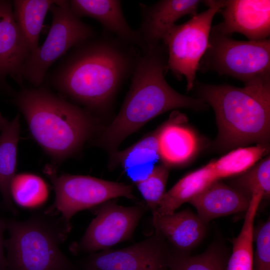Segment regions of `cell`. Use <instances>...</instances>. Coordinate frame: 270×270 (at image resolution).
<instances>
[{"instance_id":"7402d4cb","label":"cell","mask_w":270,"mask_h":270,"mask_svg":"<svg viewBox=\"0 0 270 270\" xmlns=\"http://www.w3.org/2000/svg\"><path fill=\"white\" fill-rule=\"evenodd\" d=\"M55 2L54 0H15L12 2L14 20L30 53L39 46V38L44 21Z\"/></svg>"},{"instance_id":"4316f807","label":"cell","mask_w":270,"mask_h":270,"mask_svg":"<svg viewBox=\"0 0 270 270\" xmlns=\"http://www.w3.org/2000/svg\"><path fill=\"white\" fill-rule=\"evenodd\" d=\"M168 168L164 164L157 165L146 178L135 183L146 206L152 212L156 209L166 193Z\"/></svg>"},{"instance_id":"d6986e66","label":"cell","mask_w":270,"mask_h":270,"mask_svg":"<svg viewBox=\"0 0 270 270\" xmlns=\"http://www.w3.org/2000/svg\"><path fill=\"white\" fill-rule=\"evenodd\" d=\"M158 130L156 129L126 149L117 151L112 156L111 167L120 165L134 184L146 178L160 160Z\"/></svg>"},{"instance_id":"7c38bea8","label":"cell","mask_w":270,"mask_h":270,"mask_svg":"<svg viewBox=\"0 0 270 270\" xmlns=\"http://www.w3.org/2000/svg\"><path fill=\"white\" fill-rule=\"evenodd\" d=\"M220 12L224 20L211 32L230 36L238 32L252 41L270 38V0H223Z\"/></svg>"},{"instance_id":"83f0119b","label":"cell","mask_w":270,"mask_h":270,"mask_svg":"<svg viewBox=\"0 0 270 270\" xmlns=\"http://www.w3.org/2000/svg\"><path fill=\"white\" fill-rule=\"evenodd\" d=\"M254 240L256 250L253 256V270H270V218L258 227Z\"/></svg>"},{"instance_id":"603a6c76","label":"cell","mask_w":270,"mask_h":270,"mask_svg":"<svg viewBox=\"0 0 270 270\" xmlns=\"http://www.w3.org/2000/svg\"><path fill=\"white\" fill-rule=\"evenodd\" d=\"M268 144H257L250 147L240 148L212 161L217 178L220 180L238 175L247 170L268 153Z\"/></svg>"},{"instance_id":"5bb4252c","label":"cell","mask_w":270,"mask_h":270,"mask_svg":"<svg viewBox=\"0 0 270 270\" xmlns=\"http://www.w3.org/2000/svg\"><path fill=\"white\" fill-rule=\"evenodd\" d=\"M200 2L198 0H162L150 6L140 4L142 21L138 30L144 52L160 44L164 34L178 19L186 15L196 14Z\"/></svg>"},{"instance_id":"6da1fadb","label":"cell","mask_w":270,"mask_h":270,"mask_svg":"<svg viewBox=\"0 0 270 270\" xmlns=\"http://www.w3.org/2000/svg\"><path fill=\"white\" fill-rule=\"evenodd\" d=\"M134 47L112 36L96 34L70 49L44 81L92 114L102 112L132 75L139 54Z\"/></svg>"},{"instance_id":"ffe728a7","label":"cell","mask_w":270,"mask_h":270,"mask_svg":"<svg viewBox=\"0 0 270 270\" xmlns=\"http://www.w3.org/2000/svg\"><path fill=\"white\" fill-rule=\"evenodd\" d=\"M219 180L212 162L180 179L166 192L156 209L152 212L160 215L172 214L180 206L188 202L212 183Z\"/></svg>"},{"instance_id":"ac0fdd59","label":"cell","mask_w":270,"mask_h":270,"mask_svg":"<svg viewBox=\"0 0 270 270\" xmlns=\"http://www.w3.org/2000/svg\"><path fill=\"white\" fill-rule=\"evenodd\" d=\"M184 120L182 114L174 111L167 122L158 128L160 158L168 168L184 164L197 150L198 140L195 134L180 124Z\"/></svg>"},{"instance_id":"9c48e42d","label":"cell","mask_w":270,"mask_h":270,"mask_svg":"<svg viewBox=\"0 0 270 270\" xmlns=\"http://www.w3.org/2000/svg\"><path fill=\"white\" fill-rule=\"evenodd\" d=\"M48 170L56 198L52 205L46 211L60 214L69 225H71L70 221L73 216L82 210L120 196L136 200L130 185L88 176H57L54 171L50 168Z\"/></svg>"},{"instance_id":"3957f363","label":"cell","mask_w":270,"mask_h":270,"mask_svg":"<svg viewBox=\"0 0 270 270\" xmlns=\"http://www.w3.org/2000/svg\"><path fill=\"white\" fill-rule=\"evenodd\" d=\"M34 138L54 160L77 152L96 129L92 114L46 86L22 88L13 100Z\"/></svg>"},{"instance_id":"7a4b0ae2","label":"cell","mask_w":270,"mask_h":270,"mask_svg":"<svg viewBox=\"0 0 270 270\" xmlns=\"http://www.w3.org/2000/svg\"><path fill=\"white\" fill-rule=\"evenodd\" d=\"M167 61L162 43L138 55L121 108L99 140L111 156L126 137L156 116L178 108L200 110L208 106L202 99L184 95L169 85L164 76Z\"/></svg>"},{"instance_id":"4fadbf2b","label":"cell","mask_w":270,"mask_h":270,"mask_svg":"<svg viewBox=\"0 0 270 270\" xmlns=\"http://www.w3.org/2000/svg\"><path fill=\"white\" fill-rule=\"evenodd\" d=\"M30 54L14 20L12 2L0 0V88L11 92L8 76L22 84L21 73Z\"/></svg>"},{"instance_id":"e0dca14e","label":"cell","mask_w":270,"mask_h":270,"mask_svg":"<svg viewBox=\"0 0 270 270\" xmlns=\"http://www.w3.org/2000/svg\"><path fill=\"white\" fill-rule=\"evenodd\" d=\"M250 200L237 189L217 180L188 202L196 208L200 218L207 224L218 218L246 212Z\"/></svg>"},{"instance_id":"ba28073f","label":"cell","mask_w":270,"mask_h":270,"mask_svg":"<svg viewBox=\"0 0 270 270\" xmlns=\"http://www.w3.org/2000/svg\"><path fill=\"white\" fill-rule=\"evenodd\" d=\"M50 28L42 44L31 52L22 70V77L38 88L50 68L73 47L96 35L90 26L71 10L69 0H58L52 6Z\"/></svg>"},{"instance_id":"5b68a950","label":"cell","mask_w":270,"mask_h":270,"mask_svg":"<svg viewBox=\"0 0 270 270\" xmlns=\"http://www.w3.org/2000/svg\"><path fill=\"white\" fill-rule=\"evenodd\" d=\"M4 221L7 270H76L60 248L72 228L62 217L44 211L24 220Z\"/></svg>"},{"instance_id":"30bf717a","label":"cell","mask_w":270,"mask_h":270,"mask_svg":"<svg viewBox=\"0 0 270 270\" xmlns=\"http://www.w3.org/2000/svg\"><path fill=\"white\" fill-rule=\"evenodd\" d=\"M148 210L146 204L124 206L110 200L100 204L84 236L70 246V250L94 253L129 240Z\"/></svg>"},{"instance_id":"484cf974","label":"cell","mask_w":270,"mask_h":270,"mask_svg":"<svg viewBox=\"0 0 270 270\" xmlns=\"http://www.w3.org/2000/svg\"><path fill=\"white\" fill-rule=\"evenodd\" d=\"M234 181V188L251 199L252 195L261 194L262 199L270 195V158L267 156L247 170L238 174Z\"/></svg>"},{"instance_id":"277c9868","label":"cell","mask_w":270,"mask_h":270,"mask_svg":"<svg viewBox=\"0 0 270 270\" xmlns=\"http://www.w3.org/2000/svg\"><path fill=\"white\" fill-rule=\"evenodd\" d=\"M198 95L214 109L218 142L224 148L252 143L268 144L270 134V83L236 87L195 81Z\"/></svg>"},{"instance_id":"f1b7e54d","label":"cell","mask_w":270,"mask_h":270,"mask_svg":"<svg viewBox=\"0 0 270 270\" xmlns=\"http://www.w3.org/2000/svg\"><path fill=\"white\" fill-rule=\"evenodd\" d=\"M5 230L4 221L0 218V270H7L8 268L7 260L4 252L5 240L4 238V232Z\"/></svg>"},{"instance_id":"8fae6325","label":"cell","mask_w":270,"mask_h":270,"mask_svg":"<svg viewBox=\"0 0 270 270\" xmlns=\"http://www.w3.org/2000/svg\"><path fill=\"white\" fill-rule=\"evenodd\" d=\"M176 252L158 232L129 246L94 252L82 262L84 270H168Z\"/></svg>"},{"instance_id":"44dd1931","label":"cell","mask_w":270,"mask_h":270,"mask_svg":"<svg viewBox=\"0 0 270 270\" xmlns=\"http://www.w3.org/2000/svg\"><path fill=\"white\" fill-rule=\"evenodd\" d=\"M20 130L19 115L10 121L0 113V192L4 205L12 210L10 185L16 169Z\"/></svg>"},{"instance_id":"cb8c5ba5","label":"cell","mask_w":270,"mask_h":270,"mask_svg":"<svg viewBox=\"0 0 270 270\" xmlns=\"http://www.w3.org/2000/svg\"><path fill=\"white\" fill-rule=\"evenodd\" d=\"M12 198L20 206L34 208L43 204L48 196L44 181L36 174L22 173L14 175L10 185Z\"/></svg>"},{"instance_id":"2e32d148","label":"cell","mask_w":270,"mask_h":270,"mask_svg":"<svg viewBox=\"0 0 270 270\" xmlns=\"http://www.w3.org/2000/svg\"><path fill=\"white\" fill-rule=\"evenodd\" d=\"M152 214L156 231L178 253L188 254V252L198 244L206 234V224L190 210L166 215Z\"/></svg>"},{"instance_id":"8992f818","label":"cell","mask_w":270,"mask_h":270,"mask_svg":"<svg viewBox=\"0 0 270 270\" xmlns=\"http://www.w3.org/2000/svg\"><path fill=\"white\" fill-rule=\"evenodd\" d=\"M198 70L232 76L244 86L270 83V39L238 40L210 32Z\"/></svg>"},{"instance_id":"9a60e30c","label":"cell","mask_w":270,"mask_h":270,"mask_svg":"<svg viewBox=\"0 0 270 270\" xmlns=\"http://www.w3.org/2000/svg\"><path fill=\"white\" fill-rule=\"evenodd\" d=\"M69 5L77 17L88 16L99 22L108 33L124 42L145 48L138 30L132 28L123 14L121 2L116 0H72Z\"/></svg>"},{"instance_id":"52a82bcc","label":"cell","mask_w":270,"mask_h":270,"mask_svg":"<svg viewBox=\"0 0 270 270\" xmlns=\"http://www.w3.org/2000/svg\"><path fill=\"white\" fill-rule=\"evenodd\" d=\"M203 2L208 6L206 10L174 25L162 40L167 50L168 70L178 80L186 78L188 92L194 88L200 62L208 48L214 17L222 7V0Z\"/></svg>"},{"instance_id":"d4e9b609","label":"cell","mask_w":270,"mask_h":270,"mask_svg":"<svg viewBox=\"0 0 270 270\" xmlns=\"http://www.w3.org/2000/svg\"><path fill=\"white\" fill-rule=\"evenodd\" d=\"M228 258L222 248L216 246L195 256L176 252L168 270H226Z\"/></svg>"}]
</instances>
